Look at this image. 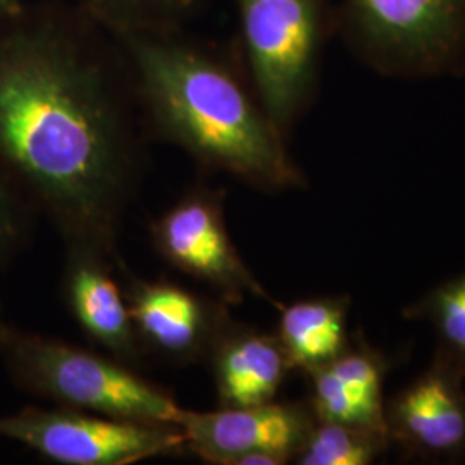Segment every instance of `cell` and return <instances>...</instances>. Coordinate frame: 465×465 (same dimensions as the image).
Returning <instances> with one entry per match:
<instances>
[{
	"label": "cell",
	"mask_w": 465,
	"mask_h": 465,
	"mask_svg": "<svg viewBox=\"0 0 465 465\" xmlns=\"http://www.w3.org/2000/svg\"><path fill=\"white\" fill-rule=\"evenodd\" d=\"M23 7V0H0V21L16 15Z\"/></svg>",
	"instance_id": "cell-19"
},
{
	"label": "cell",
	"mask_w": 465,
	"mask_h": 465,
	"mask_svg": "<svg viewBox=\"0 0 465 465\" xmlns=\"http://www.w3.org/2000/svg\"><path fill=\"white\" fill-rule=\"evenodd\" d=\"M332 30L357 61L381 76L465 74V0H341Z\"/></svg>",
	"instance_id": "cell-5"
},
{
	"label": "cell",
	"mask_w": 465,
	"mask_h": 465,
	"mask_svg": "<svg viewBox=\"0 0 465 465\" xmlns=\"http://www.w3.org/2000/svg\"><path fill=\"white\" fill-rule=\"evenodd\" d=\"M405 316L431 324L438 334L436 353L465 378V272L432 288Z\"/></svg>",
	"instance_id": "cell-16"
},
{
	"label": "cell",
	"mask_w": 465,
	"mask_h": 465,
	"mask_svg": "<svg viewBox=\"0 0 465 465\" xmlns=\"http://www.w3.org/2000/svg\"><path fill=\"white\" fill-rule=\"evenodd\" d=\"M5 326H7V322H5L4 317H2V307H0V336H2V332L5 330Z\"/></svg>",
	"instance_id": "cell-20"
},
{
	"label": "cell",
	"mask_w": 465,
	"mask_h": 465,
	"mask_svg": "<svg viewBox=\"0 0 465 465\" xmlns=\"http://www.w3.org/2000/svg\"><path fill=\"white\" fill-rule=\"evenodd\" d=\"M114 261L84 250H66L64 300L80 328L111 357L134 364L143 345L134 330L126 295L114 276Z\"/></svg>",
	"instance_id": "cell-11"
},
{
	"label": "cell",
	"mask_w": 465,
	"mask_h": 465,
	"mask_svg": "<svg viewBox=\"0 0 465 465\" xmlns=\"http://www.w3.org/2000/svg\"><path fill=\"white\" fill-rule=\"evenodd\" d=\"M157 253L183 274L205 282L226 305L243 299L271 302L280 307L250 272L228 232L223 195L197 188L178 200L152 224Z\"/></svg>",
	"instance_id": "cell-7"
},
{
	"label": "cell",
	"mask_w": 465,
	"mask_h": 465,
	"mask_svg": "<svg viewBox=\"0 0 465 465\" xmlns=\"http://www.w3.org/2000/svg\"><path fill=\"white\" fill-rule=\"evenodd\" d=\"M221 407H249L276 399L292 371L276 334L230 326L213 351Z\"/></svg>",
	"instance_id": "cell-12"
},
{
	"label": "cell",
	"mask_w": 465,
	"mask_h": 465,
	"mask_svg": "<svg viewBox=\"0 0 465 465\" xmlns=\"http://www.w3.org/2000/svg\"><path fill=\"white\" fill-rule=\"evenodd\" d=\"M102 32L78 9L23 7L0 21V169L66 250L117 262L140 145L121 52L109 54Z\"/></svg>",
	"instance_id": "cell-1"
},
{
	"label": "cell",
	"mask_w": 465,
	"mask_h": 465,
	"mask_svg": "<svg viewBox=\"0 0 465 465\" xmlns=\"http://www.w3.org/2000/svg\"><path fill=\"white\" fill-rule=\"evenodd\" d=\"M314 420L311 405L272 400L213 412L184 411L178 428L186 450L203 462L282 465L295 460Z\"/></svg>",
	"instance_id": "cell-8"
},
{
	"label": "cell",
	"mask_w": 465,
	"mask_h": 465,
	"mask_svg": "<svg viewBox=\"0 0 465 465\" xmlns=\"http://www.w3.org/2000/svg\"><path fill=\"white\" fill-rule=\"evenodd\" d=\"M350 302L347 297H319L280 305L278 340L292 369L311 372L349 349Z\"/></svg>",
	"instance_id": "cell-13"
},
{
	"label": "cell",
	"mask_w": 465,
	"mask_h": 465,
	"mask_svg": "<svg viewBox=\"0 0 465 465\" xmlns=\"http://www.w3.org/2000/svg\"><path fill=\"white\" fill-rule=\"evenodd\" d=\"M209 0H78V11L109 36L184 28Z\"/></svg>",
	"instance_id": "cell-14"
},
{
	"label": "cell",
	"mask_w": 465,
	"mask_h": 465,
	"mask_svg": "<svg viewBox=\"0 0 465 465\" xmlns=\"http://www.w3.org/2000/svg\"><path fill=\"white\" fill-rule=\"evenodd\" d=\"M236 47L267 116L286 138L312 104L334 35L330 0H234Z\"/></svg>",
	"instance_id": "cell-4"
},
{
	"label": "cell",
	"mask_w": 465,
	"mask_h": 465,
	"mask_svg": "<svg viewBox=\"0 0 465 465\" xmlns=\"http://www.w3.org/2000/svg\"><path fill=\"white\" fill-rule=\"evenodd\" d=\"M386 431L316 419L295 462L300 465H369L390 447Z\"/></svg>",
	"instance_id": "cell-15"
},
{
	"label": "cell",
	"mask_w": 465,
	"mask_h": 465,
	"mask_svg": "<svg viewBox=\"0 0 465 465\" xmlns=\"http://www.w3.org/2000/svg\"><path fill=\"white\" fill-rule=\"evenodd\" d=\"M34 211V203L0 169V269L7 266L26 245Z\"/></svg>",
	"instance_id": "cell-18"
},
{
	"label": "cell",
	"mask_w": 465,
	"mask_h": 465,
	"mask_svg": "<svg viewBox=\"0 0 465 465\" xmlns=\"http://www.w3.org/2000/svg\"><path fill=\"white\" fill-rule=\"evenodd\" d=\"M307 374L312 384V399L309 405L316 419L388 432L384 405L361 395L328 366L317 367Z\"/></svg>",
	"instance_id": "cell-17"
},
{
	"label": "cell",
	"mask_w": 465,
	"mask_h": 465,
	"mask_svg": "<svg viewBox=\"0 0 465 465\" xmlns=\"http://www.w3.org/2000/svg\"><path fill=\"white\" fill-rule=\"evenodd\" d=\"M0 438L64 465H132L186 450L183 431L76 409L28 407L0 416Z\"/></svg>",
	"instance_id": "cell-6"
},
{
	"label": "cell",
	"mask_w": 465,
	"mask_h": 465,
	"mask_svg": "<svg viewBox=\"0 0 465 465\" xmlns=\"http://www.w3.org/2000/svg\"><path fill=\"white\" fill-rule=\"evenodd\" d=\"M464 376L436 353L431 367L384 405L391 441L407 453L457 459L465 453Z\"/></svg>",
	"instance_id": "cell-9"
},
{
	"label": "cell",
	"mask_w": 465,
	"mask_h": 465,
	"mask_svg": "<svg viewBox=\"0 0 465 465\" xmlns=\"http://www.w3.org/2000/svg\"><path fill=\"white\" fill-rule=\"evenodd\" d=\"M0 359L19 390L59 407L178 426L184 409L163 388L114 357L5 326Z\"/></svg>",
	"instance_id": "cell-3"
},
{
	"label": "cell",
	"mask_w": 465,
	"mask_h": 465,
	"mask_svg": "<svg viewBox=\"0 0 465 465\" xmlns=\"http://www.w3.org/2000/svg\"><path fill=\"white\" fill-rule=\"evenodd\" d=\"M111 38L155 134L202 166L259 190L282 192L303 184L286 136L257 99L236 45L230 52L184 28Z\"/></svg>",
	"instance_id": "cell-2"
},
{
	"label": "cell",
	"mask_w": 465,
	"mask_h": 465,
	"mask_svg": "<svg viewBox=\"0 0 465 465\" xmlns=\"http://www.w3.org/2000/svg\"><path fill=\"white\" fill-rule=\"evenodd\" d=\"M124 295L143 349L171 361L190 362L213 355L232 326L226 303L216 305L174 282L134 280Z\"/></svg>",
	"instance_id": "cell-10"
}]
</instances>
